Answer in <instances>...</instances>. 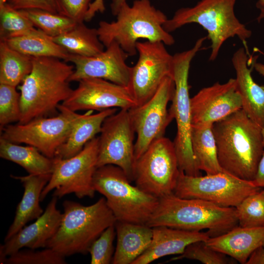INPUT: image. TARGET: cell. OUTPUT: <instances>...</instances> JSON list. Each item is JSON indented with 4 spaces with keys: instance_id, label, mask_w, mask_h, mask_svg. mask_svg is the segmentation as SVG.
<instances>
[{
    "instance_id": "4dcf8cb0",
    "label": "cell",
    "mask_w": 264,
    "mask_h": 264,
    "mask_svg": "<svg viewBox=\"0 0 264 264\" xmlns=\"http://www.w3.org/2000/svg\"><path fill=\"white\" fill-rule=\"evenodd\" d=\"M20 10L30 20L35 27L51 37L65 33L78 23L58 13L44 10L30 9Z\"/></svg>"
},
{
    "instance_id": "30bf717a",
    "label": "cell",
    "mask_w": 264,
    "mask_h": 264,
    "mask_svg": "<svg viewBox=\"0 0 264 264\" xmlns=\"http://www.w3.org/2000/svg\"><path fill=\"white\" fill-rule=\"evenodd\" d=\"M262 188L254 181L241 179L225 172L190 176L180 171L174 194L183 198H198L226 207H236Z\"/></svg>"
},
{
    "instance_id": "3957f363",
    "label": "cell",
    "mask_w": 264,
    "mask_h": 264,
    "mask_svg": "<svg viewBox=\"0 0 264 264\" xmlns=\"http://www.w3.org/2000/svg\"><path fill=\"white\" fill-rule=\"evenodd\" d=\"M192 231L207 230L210 237L225 234L239 225L235 207H222L198 198H183L174 193L158 198L146 224Z\"/></svg>"
},
{
    "instance_id": "8992f818",
    "label": "cell",
    "mask_w": 264,
    "mask_h": 264,
    "mask_svg": "<svg viewBox=\"0 0 264 264\" xmlns=\"http://www.w3.org/2000/svg\"><path fill=\"white\" fill-rule=\"evenodd\" d=\"M236 0H200L194 6L178 9L163 27L173 32L185 24L196 23L207 32L211 42L209 60L214 61L221 47L229 38L238 37L243 42L251 36V31L240 22L234 12Z\"/></svg>"
},
{
    "instance_id": "2e32d148",
    "label": "cell",
    "mask_w": 264,
    "mask_h": 264,
    "mask_svg": "<svg viewBox=\"0 0 264 264\" xmlns=\"http://www.w3.org/2000/svg\"><path fill=\"white\" fill-rule=\"evenodd\" d=\"M78 83L77 88L61 103L73 111L116 108L129 110L137 105L128 87L96 78L83 79Z\"/></svg>"
},
{
    "instance_id": "ffe728a7",
    "label": "cell",
    "mask_w": 264,
    "mask_h": 264,
    "mask_svg": "<svg viewBox=\"0 0 264 264\" xmlns=\"http://www.w3.org/2000/svg\"><path fill=\"white\" fill-rule=\"evenodd\" d=\"M153 237L147 249L132 264H148L161 257L180 255L190 244L206 241L207 233L173 228L165 226L152 228Z\"/></svg>"
},
{
    "instance_id": "7c38bea8",
    "label": "cell",
    "mask_w": 264,
    "mask_h": 264,
    "mask_svg": "<svg viewBox=\"0 0 264 264\" xmlns=\"http://www.w3.org/2000/svg\"><path fill=\"white\" fill-rule=\"evenodd\" d=\"M58 109L60 113L55 116L38 118L25 124H9L0 132V137L12 143L34 147L44 155L53 158L81 114L61 104Z\"/></svg>"
},
{
    "instance_id": "8fae6325",
    "label": "cell",
    "mask_w": 264,
    "mask_h": 264,
    "mask_svg": "<svg viewBox=\"0 0 264 264\" xmlns=\"http://www.w3.org/2000/svg\"><path fill=\"white\" fill-rule=\"evenodd\" d=\"M180 171L174 142L163 136L135 160L133 181L143 191L159 198L174 192Z\"/></svg>"
},
{
    "instance_id": "e0dca14e",
    "label": "cell",
    "mask_w": 264,
    "mask_h": 264,
    "mask_svg": "<svg viewBox=\"0 0 264 264\" xmlns=\"http://www.w3.org/2000/svg\"><path fill=\"white\" fill-rule=\"evenodd\" d=\"M192 127L213 125L242 109L235 78L203 88L191 98Z\"/></svg>"
},
{
    "instance_id": "6da1fadb",
    "label": "cell",
    "mask_w": 264,
    "mask_h": 264,
    "mask_svg": "<svg viewBox=\"0 0 264 264\" xmlns=\"http://www.w3.org/2000/svg\"><path fill=\"white\" fill-rule=\"evenodd\" d=\"M212 129L223 171L253 181L264 152L262 128L242 109L215 123Z\"/></svg>"
},
{
    "instance_id": "9a60e30c",
    "label": "cell",
    "mask_w": 264,
    "mask_h": 264,
    "mask_svg": "<svg viewBox=\"0 0 264 264\" xmlns=\"http://www.w3.org/2000/svg\"><path fill=\"white\" fill-rule=\"evenodd\" d=\"M174 90V80L171 76H168L149 100L129 110L137 135L134 144L135 160L153 142L164 136L167 126L173 119L167 106Z\"/></svg>"
},
{
    "instance_id": "4316f807",
    "label": "cell",
    "mask_w": 264,
    "mask_h": 264,
    "mask_svg": "<svg viewBox=\"0 0 264 264\" xmlns=\"http://www.w3.org/2000/svg\"><path fill=\"white\" fill-rule=\"evenodd\" d=\"M0 157L22 167L29 175L52 174L53 158L31 146H23L0 137Z\"/></svg>"
},
{
    "instance_id": "83f0119b",
    "label": "cell",
    "mask_w": 264,
    "mask_h": 264,
    "mask_svg": "<svg viewBox=\"0 0 264 264\" xmlns=\"http://www.w3.org/2000/svg\"><path fill=\"white\" fill-rule=\"evenodd\" d=\"M52 38L70 54L92 56L102 52L105 47L97 28L88 27L84 22L77 23L70 29Z\"/></svg>"
},
{
    "instance_id": "ac0fdd59",
    "label": "cell",
    "mask_w": 264,
    "mask_h": 264,
    "mask_svg": "<svg viewBox=\"0 0 264 264\" xmlns=\"http://www.w3.org/2000/svg\"><path fill=\"white\" fill-rule=\"evenodd\" d=\"M129 56L116 42H112L102 52L92 56L70 54L66 62L73 64L74 70L69 82L88 78H100L128 87L131 67L126 63Z\"/></svg>"
},
{
    "instance_id": "d590c367",
    "label": "cell",
    "mask_w": 264,
    "mask_h": 264,
    "mask_svg": "<svg viewBox=\"0 0 264 264\" xmlns=\"http://www.w3.org/2000/svg\"><path fill=\"white\" fill-rule=\"evenodd\" d=\"M6 264H66L65 257L54 250L46 248L42 250H28L17 251L8 256Z\"/></svg>"
},
{
    "instance_id": "7dc6e473",
    "label": "cell",
    "mask_w": 264,
    "mask_h": 264,
    "mask_svg": "<svg viewBox=\"0 0 264 264\" xmlns=\"http://www.w3.org/2000/svg\"><path fill=\"white\" fill-rule=\"evenodd\" d=\"M262 133H263V135L264 145V127L262 129Z\"/></svg>"
},
{
    "instance_id": "52a82bcc",
    "label": "cell",
    "mask_w": 264,
    "mask_h": 264,
    "mask_svg": "<svg viewBox=\"0 0 264 264\" xmlns=\"http://www.w3.org/2000/svg\"><path fill=\"white\" fill-rule=\"evenodd\" d=\"M119 167H98L93 177L95 192L103 195L117 221L146 224L155 210L158 198L132 185Z\"/></svg>"
},
{
    "instance_id": "7402d4cb",
    "label": "cell",
    "mask_w": 264,
    "mask_h": 264,
    "mask_svg": "<svg viewBox=\"0 0 264 264\" xmlns=\"http://www.w3.org/2000/svg\"><path fill=\"white\" fill-rule=\"evenodd\" d=\"M205 242L211 248L245 264L257 249L264 246V227L238 225L224 234L209 237Z\"/></svg>"
},
{
    "instance_id": "8d00e7d4",
    "label": "cell",
    "mask_w": 264,
    "mask_h": 264,
    "mask_svg": "<svg viewBox=\"0 0 264 264\" xmlns=\"http://www.w3.org/2000/svg\"><path fill=\"white\" fill-rule=\"evenodd\" d=\"M116 231L115 224L106 229L90 245L88 253L91 264L111 263L114 255L113 241Z\"/></svg>"
},
{
    "instance_id": "7bdbcfd3",
    "label": "cell",
    "mask_w": 264,
    "mask_h": 264,
    "mask_svg": "<svg viewBox=\"0 0 264 264\" xmlns=\"http://www.w3.org/2000/svg\"><path fill=\"white\" fill-rule=\"evenodd\" d=\"M127 2V0H112L110 4L112 14L116 15L121 7Z\"/></svg>"
},
{
    "instance_id": "5bb4252c",
    "label": "cell",
    "mask_w": 264,
    "mask_h": 264,
    "mask_svg": "<svg viewBox=\"0 0 264 264\" xmlns=\"http://www.w3.org/2000/svg\"><path fill=\"white\" fill-rule=\"evenodd\" d=\"M135 131L129 110L120 109L104 120L99 136L97 168L113 165L133 181Z\"/></svg>"
},
{
    "instance_id": "4fadbf2b",
    "label": "cell",
    "mask_w": 264,
    "mask_h": 264,
    "mask_svg": "<svg viewBox=\"0 0 264 264\" xmlns=\"http://www.w3.org/2000/svg\"><path fill=\"white\" fill-rule=\"evenodd\" d=\"M160 42H138V58L131 67L128 88L137 106L149 100L164 79L172 76L173 56Z\"/></svg>"
},
{
    "instance_id": "e575fe53",
    "label": "cell",
    "mask_w": 264,
    "mask_h": 264,
    "mask_svg": "<svg viewBox=\"0 0 264 264\" xmlns=\"http://www.w3.org/2000/svg\"><path fill=\"white\" fill-rule=\"evenodd\" d=\"M20 93L16 87L0 84V131L21 118Z\"/></svg>"
},
{
    "instance_id": "603a6c76",
    "label": "cell",
    "mask_w": 264,
    "mask_h": 264,
    "mask_svg": "<svg viewBox=\"0 0 264 264\" xmlns=\"http://www.w3.org/2000/svg\"><path fill=\"white\" fill-rule=\"evenodd\" d=\"M51 174L29 175L25 176L11 175L22 183L24 192L17 205L13 221L5 237L4 241L9 240L30 221L36 220L44 213L40 206L42 192L48 182Z\"/></svg>"
},
{
    "instance_id": "d4e9b609",
    "label": "cell",
    "mask_w": 264,
    "mask_h": 264,
    "mask_svg": "<svg viewBox=\"0 0 264 264\" xmlns=\"http://www.w3.org/2000/svg\"><path fill=\"white\" fill-rule=\"evenodd\" d=\"M93 111L88 110L80 114L66 140L58 150L55 157L66 159L77 154L87 143L100 133L105 119L116 112L117 109L110 108L92 114Z\"/></svg>"
},
{
    "instance_id": "cb8c5ba5",
    "label": "cell",
    "mask_w": 264,
    "mask_h": 264,
    "mask_svg": "<svg viewBox=\"0 0 264 264\" xmlns=\"http://www.w3.org/2000/svg\"><path fill=\"white\" fill-rule=\"evenodd\" d=\"M117 244L111 263L132 264L149 247L152 228L146 224L116 221Z\"/></svg>"
},
{
    "instance_id": "9c48e42d",
    "label": "cell",
    "mask_w": 264,
    "mask_h": 264,
    "mask_svg": "<svg viewBox=\"0 0 264 264\" xmlns=\"http://www.w3.org/2000/svg\"><path fill=\"white\" fill-rule=\"evenodd\" d=\"M99 137L87 143L75 155L66 159L53 158L51 177L41 196L43 200L54 190L53 196L58 198L74 194L79 198H93L95 191L92 181L98 154Z\"/></svg>"
},
{
    "instance_id": "5b68a950",
    "label": "cell",
    "mask_w": 264,
    "mask_h": 264,
    "mask_svg": "<svg viewBox=\"0 0 264 264\" xmlns=\"http://www.w3.org/2000/svg\"><path fill=\"white\" fill-rule=\"evenodd\" d=\"M63 206L60 225L46 248L65 257L88 253L94 241L117 221L104 198L88 206L68 200L64 201Z\"/></svg>"
},
{
    "instance_id": "f6af8a7d",
    "label": "cell",
    "mask_w": 264,
    "mask_h": 264,
    "mask_svg": "<svg viewBox=\"0 0 264 264\" xmlns=\"http://www.w3.org/2000/svg\"><path fill=\"white\" fill-rule=\"evenodd\" d=\"M254 66L257 72L264 76V65L260 63H254Z\"/></svg>"
},
{
    "instance_id": "f35d334b",
    "label": "cell",
    "mask_w": 264,
    "mask_h": 264,
    "mask_svg": "<svg viewBox=\"0 0 264 264\" xmlns=\"http://www.w3.org/2000/svg\"><path fill=\"white\" fill-rule=\"evenodd\" d=\"M7 3L17 10L38 9L57 13L55 0H8Z\"/></svg>"
},
{
    "instance_id": "b9f144b4",
    "label": "cell",
    "mask_w": 264,
    "mask_h": 264,
    "mask_svg": "<svg viewBox=\"0 0 264 264\" xmlns=\"http://www.w3.org/2000/svg\"><path fill=\"white\" fill-rule=\"evenodd\" d=\"M246 264H264V246L257 249L251 255Z\"/></svg>"
},
{
    "instance_id": "f1b7e54d",
    "label": "cell",
    "mask_w": 264,
    "mask_h": 264,
    "mask_svg": "<svg viewBox=\"0 0 264 264\" xmlns=\"http://www.w3.org/2000/svg\"><path fill=\"white\" fill-rule=\"evenodd\" d=\"M212 126L192 127L191 132L192 149L196 166L208 175L223 172L218 160Z\"/></svg>"
},
{
    "instance_id": "277c9868",
    "label": "cell",
    "mask_w": 264,
    "mask_h": 264,
    "mask_svg": "<svg viewBox=\"0 0 264 264\" xmlns=\"http://www.w3.org/2000/svg\"><path fill=\"white\" fill-rule=\"evenodd\" d=\"M115 21H101L97 28L99 39L105 47L117 43L129 55L137 53L136 43L143 39L172 45L173 36L164 28L168 20L150 0H135L132 5L125 3L116 14Z\"/></svg>"
},
{
    "instance_id": "f546056e",
    "label": "cell",
    "mask_w": 264,
    "mask_h": 264,
    "mask_svg": "<svg viewBox=\"0 0 264 264\" xmlns=\"http://www.w3.org/2000/svg\"><path fill=\"white\" fill-rule=\"evenodd\" d=\"M32 68V57L0 41V84L17 87L30 73Z\"/></svg>"
},
{
    "instance_id": "44dd1931",
    "label": "cell",
    "mask_w": 264,
    "mask_h": 264,
    "mask_svg": "<svg viewBox=\"0 0 264 264\" xmlns=\"http://www.w3.org/2000/svg\"><path fill=\"white\" fill-rule=\"evenodd\" d=\"M248 56L244 48L236 50L232 62L236 72L237 89L242 108L248 116L262 129L264 127V86L255 82L248 67Z\"/></svg>"
},
{
    "instance_id": "d6a6232c",
    "label": "cell",
    "mask_w": 264,
    "mask_h": 264,
    "mask_svg": "<svg viewBox=\"0 0 264 264\" xmlns=\"http://www.w3.org/2000/svg\"><path fill=\"white\" fill-rule=\"evenodd\" d=\"M235 209L239 225L264 227V189L246 197Z\"/></svg>"
},
{
    "instance_id": "74e56055",
    "label": "cell",
    "mask_w": 264,
    "mask_h": 264,
    "mask_svg": "<svg viewBox=\"0 0 264 264\" xmlns=\"http://www.w3.org/2000/svg\"><path fill=\"white\" fill-rule=\"evenodd\" d=\"M92 0H55L57 13L76 22L85 21Z\"/></svg>"
},
{
    "instance_id": "d6986e66",
    "label": "cell",
    "mask_w": 264,
    "mask_h": 264,
    "mask_svg": "<svg viewBox=\"0 0 264 264\" xmlns=\"http://www.w3.org/2000/svg\"><path fill=\"white\" fill-rule=\"evenodd\" d=\"M58 198H53L43 214L32 223L25 225L0 247V263L23 247L36 249L46 247L48 241L57 232L62 213L57 208Z\"/></svg>"
},
{
    "instance_id": "ee69618b",
    "label": "cell",
    "mask_w": 264,
    "mask_h": 264,
    "mask_svg": "<svg viewBox=\"0 0 264 264\" xmlns=\"http://www.w3.org/2000/svg\"><path fill=\"white\" fill-rule=\"evenodd\" d=\"M256 5L260 11L259 16L257 18L258 21L260 22L264 19V0H258Z\"/></svg>"
},
{
    "instance_id": "60d3db41",
    "label": "cell",
    "mask_w": 264,
    "mask_h": 264,
    "mask_svg": "<svg viewBox=\"0 0 264 264\" xmlns=\"http://www.w3.org/2000/svg\"><path fill=\"white\" fill-rule=\"evenodd\" d=\"M253 181L257 186L264 189V152L260 161L257 173Z\"/></svg>"
},
{
    "instance_id": "1f68e13d",
    "label": "cell",
    "mask_w": 264,
    "mask_h": 264,
    "mask_svg": "<svg viewBox=\"0 0 264 264\" xmlns=\"http://www.w3.org/2000/svg\"><path fill=\"white\" fill-rule=\"evenodd\" d=\"M35 28L21 10L7 3L0 6V41L22 35Z\"/></svg>"
},
{
    "instance_id": "836d02e7",
    "label": "cell",
    "mask_w": 264,
    "mask_h": 264,
    "mask_svg": "<svg viewBox=\"0 0 264 264\" xmlns=\"http://www.w3.org/2000/svg\"><path fill=\"white\" fill-rule=\"evenodd\" d=\"M228 256L208 246L205 241H198L189 244L184 252L169 261L183 259L197 260L205 264H236L237 262Z\"/></svg>"
},
{
    "instance_id": "7a4b0ae2",
    "label": "cell",
    "mask_w": 264,
    "mask_h": 264,
    "mask_svg": "<svg viewBox=\"0 0 264 264\" xmlns=\"http://www.w3.org/2000/svg\"><path fill=\"white\" fill-rule=\"evenodd\" d=\"M74 66L61 59L32 57V68L20 87L21 118L18 123L48 117L71 95L69 78Z\"/></svg>"
},
{
    "instance_id": "ba28073f",
    "label": "cell",
    "mask_w": 264,
    "mask_h": 264,
    "mask_svg": "<svg viewBox=\"0 0 264 264\" xmlns=\"http://www.w3.org/2000/svg\"><path fill=\"white\" fill-rule=\"evenodd\" d=\"M206 39L205 37L200 38L191 48L173 56L172 77L175 90L169 111L173 119H175L177 126L173 142L180 171L194 176H201V173L196 166L191 145L192 127L188 76L192 60Z\"/></svg>"
},
{
    "instance_id": "ab89813d",
    "label": "cell",
    "mask_w": 264,
    "mask_h": 264,
    "mask_svg": "<svg viewBox=\"0 0 264 264\" xmlns=\"http://www.w3.org/2000/svg\"><path fill=\"white\" fill-rule=\"evenodd\" d=\"M105 10L104 0H94L89 5L86 14L85 21H90L94 16L96 13H103Z\"/></svg>"
},
{
    "instance_id": "bcb514c9",
    "label": "cell",
    "mask_w": 264,
    "mask_h": 264,
    "mask_svg": "<svg viewBox=\"0 0 264 264\" xmlns=\"http://www.w3.org/2000/svg\"><path fill=\"white\" fill-rule=\"evenodd\" d=\"M8 0H0V6L7 3Z\"/></svg>"
},
{
    "instance_id": "484cf974",
    "label": "cell",
    "mask_w": 264,
    "mask_h": 264,
    "mask_svg": "<svg viewBox=\"0 0 264 264\" xmlns=\"http://www.w3.org/2000/svg\"><path fill=\"white\" fill-rule=\"evenodd\" d=\"M4 41L14 49L31 57H54L66 62L70 54L52 37L35 28L22 35Z\"/></svg>"
}]
</instances>
